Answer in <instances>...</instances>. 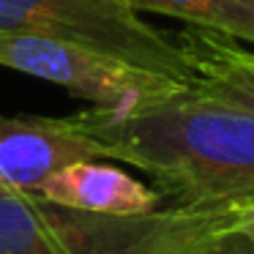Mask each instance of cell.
Returning <instances> with one entry per match:
<instances>
[{
  "mask_svg": "<svg viewBox=\"0 0 254 254\" xmlns=\"http://www.w3.org/2000/svg\"><path fill=\"white\" fill-rule=\"evenodd\" d=\"M0 66L55 82L107 112H131L186 88V82L93 47L30 33H0Z\"/></svg>",
  "mask_w": 254,
  "mask_h": 254,
  "instance_id": "cell-4",
  "label": "cell"
},
{
  "mask_svg": "<svg viewBox=\"0 0 254 254\" xmlns=\"http://www.w3.org/2000/svg\"><path fill=\"white\" fill-rule=\"evenodd\" d=\"M82 159H104L77 118L0 115V181L33 194L52 172Z\"/></svg>",
  "mask_w": 254,
  "mask_h": 254,
  "instance_id": "cell-5",
  "label": "cell"
},
{
  "mask_svg": "<svg viewBox=\"0 0 254 254\" xmlns=\"http://www.w3.org/2000/svg\"><path fill=\"white\" fill-rule=\"evenodd\" d=\"M44 202L101 216H139L161 208V194L121 167L82 159L52 172L33 191Z\"/></svg>",
  "mask_w": 254,
  "mask_h": 254,
  "instance_id": "cell-6",
  "label": "cell"
},
{
  "mask_svg": "<svg viewBox=\"0 0 254 254\" xmlns=\"http://www.w3.org/2000/svg\"><path fill=\"white\" fill-rule=\"evenodd\" d=\"M134 11H159L191 28L254 44V0H121Z\"/></svg>",
  "mask_w": 254,
  "mask_h": 254,
  "instance_id": "cell-8",
  "label": "cell"
},
{
  "mask_svg": "<svg viewBox=\"0 0 254 254\" xmlns=\"http://www.w3.org/2000/svg\"><path fill=\"white\" fill-rule=\"evenodd\" d=\"M0 33L77 41L178 82L191 74L181 41L145 25L121 0H0Z\"/></svg>",
  "mask_w": 254,
  "mask_h": 254,
  "instance_id": "cell-3",
  "label": "cell"
},
{
  "mask_svg": "<svg viewBox=\"0 0 254 254\" xmlns=\"http://www.w3.org/2000/svg\"><path fill=\"white\" fill-rule=\"evenodd\" d=\"M183 254H254V246L241 235V232H227V235H219L213 241H205L199 246L189 249Z\"/></svg>",
  "mask_w": 254,
  "mask_h": 254,
  "instance_id": "cell-9",
  "label": "cell"
},
{
  "mask_svg": "<svg viewBox=\"0 0 254 254\" xmlns=\"http://www.w3.org/2000/svg\"><path fill=\"white\" fill-rule=\"evenodd\" d=\"M227 232H238V208L170 205L101 216L0 191V254H183Z\"/></svg>",
  "mask_w": 254,
  "mask_h": 254,
  "instance_id": "cell-2",
  "label": "cell"
},
{
  "mask_svg": "<svg viewBox=\"0 0 254 254\" xmlns=\"http://www.w3.org/2000/svg\"><path fill=\"white\" fill-rule=\"evenodd\" d=\"M0 191H14V189H8V186H6V183L0 181Z\"/></svg>",
  "mask_w": 254,
  "mask_h": 254,
  "instance_id": "cell-10",
  "label": "cell"
},
{
  "mask_svg": "<svg viewBox=\"0 0 254 254\" xmlns=\"http://www.w3.org/2000/svg\"><path fill=\"white\" fill-rule=\"evenodd\" d=\"M101 156L159 181L172 205L241 208L254 202V112L189 85L131 112L77 115Z\"/></svg>",
  "mask_w": 254,
  "mask_h": 254,
  "instance_id": "cell-1",
  "label": "cell"
},
{
  "mask_svg": "<svg viewBox=\"0 0 254 254\" xmlns=\"http://www.w3.org/2000/svg\"><path fill=\"white\" fill-rule=\"evenodd\" d=\"M189 61V90L254 112V52L235 47L232 39L191 28L178 36Z\"/></svg>",
  "mask_w": 254,
  "mask_h": 254,
  "instance_id": "cell-7",
  "label": "cell"
}]
</instances>
